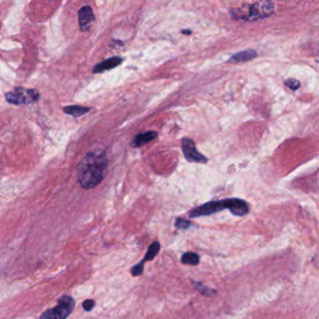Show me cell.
<instances>
[{
	"mask_svg": "<svg viewBox=\"0 0 319 319\" xmlns=\"http://www.w3.org/2000/svg\"><path fill=\"white\" fill-rule=\"evenodd\" d=\"M161 249V245L159 242H154L151 244L146 253L145 258L143 259L145 261H152L155 257L158 255V253Z\"/></svg>",
	"mask_w": 319,
	"mask_h": 319,
	"instance_id": "cell-14",
	"label": "cell"
},
{
	"mask_svg": "<svg viewBox=\"0 0 319 319\" xmlns=\"http://www.w3.org/2000/svg\"><path fill=\"white\" fill-rule=\"evenodd\" d=\"M181 261L184 264H189V265H197L199 264L200 258L199 256L194 253V252H186L182 255Z\"/></svg>",
	"mask_w": 319,
	"mask_h": 319,
	"instance_id": "cell-13",
	"label": "cell"
},
{
	"mask_svg": "<svg viewBox=\"0 0 319 319\" xmlns=\"http://www.w3.org/2000/svg\"><path fill=\"white\" fill-rule=\"evenodd\" d=\"M181 33L184 35H190V34H192V31L190 29H184L181 31Z\"/></svg>",
	"mask_w": 319,
	"mask_h": 319,
	"instance_id": "cell-20",
	"label": "cell"
},
{
	"mask_svg": "<svg viewBox=\"0 0 319 319\" xmlns=\"http://www.w3.org/2000/svg\"><path fill=\"white\" fill-rule=\"evenodd\" d=\"M94 21H95V15L91 7L84 6L79 10L78 22H79V27L82 32L89 30Z\"/></svg>",
	"mask_w": 319,
	"mask_h": 319,
	"instance_id": "cell-8",
	"label": "cell"
},
{
	"mask_svg": "<svg viewBox=\"0 0 319 319\" xmlns=\"http://www.w3.org/2000/svg\"><path fill=\"white\" fill-rule=\"evenodd\" d=\"M192 225V223L186 220H182V219H177L175 221V227L179 230H187L190 228V226Z\"/></svg>",
	"mask_w": 319,
	"mask_h": 319,
	"instance_id": "cell-18",
	"label": "cell"
},
{
	"mask_svg": "<svg viewBox=\"0 0 319 319\" xmlns=\"http://www.w3.org/2000/svg\"><path fill=\"white\" fill-rule=\"evenodd\" d=\"M7 101L13 105H29L38 101L39 92L35 89L15 88L12 92L6 94Z\"/></svg>",
	"mask_w": 319,
	"mask_h": 319,
	"instance_id": "cell-4",
	"label": "cell"
},
{
	"mask_svg": "<svg viewBox=\"0 0 319 319\" xmlns=\"http://www.w3.org/2000/svg\"><path fill=\"white\" fill-rule=\"evenodd\" d=\"M65 113H67L70 116L78 118V117L83 116L89 111H91V107L89 106H68L64 108Z\"/></svg>",
	"mask_w": 319,
	"mask_h": 319,
	"instance_id": "cell-12",
	"label": "cell"
},
{
	"mask_svg": "<svg viewBox=\"0 0 319 319\" xmlns=\"http://www.w3.org/2000/svg\"><path fill=\"white\" fill-rule=\"evenodd\" d=\"M96 305V301L94 300H86L83 302V309L87 312H90L94 309Z\"/></svg>",
	"mask_w": 319,
	"mask_h": 319,
	"instance_id": "cell-19",
	"label": "cell"
},
{
	"mask_svg": "<svg viewBox=\"0 0 319 319\" xmlns=\"http://www.w3.org/2000/svg\"><path fill=\"white\" fill-rule=\"evenodd\" d=\"M285 84L293 91H296L300 87V82L296 78H288L285 81Z\"/></svg>",
	"mask_w": 319,
	"mask_h": 319,
	"instance_id": "cell-17",
	"label": "cell"
},
{
	"mask_svg": "<svg viewBox=\"0 0 319 319\" xmlns=\"http://www.w3.org/2000/svg\"><path fill=\"white\" fill-rule=\"evenodd\" d=\"M75 307V300L70 296H64L55 307L44 312L40 319H66Z\"/></svg>",
	"mask_w": 319,
	"mask_h": 319,
	"instance_id": "cell-3",
	"label": "cell"
},
{
	"mask_svg": "<svg viewBox=\"0 0 319 319\" xmlns=\"http://www.w3.org/2000/svg\"><path fill=\"white\" fill-rule=\"evenodd\" d=\"M258 53L254 49H246L232 55L228 63H245L257 57Z\"/></svg>",
	"mask_w": 319,
	"mask_h": 319,
	"instance_id": "cell-10",
	"label": "cell"
},
{
	"mask_svg": "<svg viewBox=\"0 0 319 319\" xmlns=\"http://www.w3.org/2000/svg\"><path fill=\"white\" fill-rule=\"evenodd\" d=\"M123 63V58L121 57H111L103 61L102 63L97 64V66L93 69V72L95 74L105 72L106 70H110L113 68L119 67Z\"/></svg>",
	"mask_w": 319,
	"mask_h": 319,
	"instance_id": "cell-9",
	"label": "cell"
},
{
	"mask_svg": "<svg viewBox=\"0 0 319 319\" xmlns=\"http://www.w3.org/2000/svg\"><path fill=\"white\" fill-rule=\"evenodd\" d=\"M181 147H182L184 157L190 163H196V164L207 163V158L197 150L195 144L192 139L183 138L181 141Z\"/></svg>",
	"mask_w": 319,
	"mask_h": 319,
	"instance_id": "cell-6",
	"label": "cell"
},
{
	"mask_svg": "<svg viewBox=\"0 0 319 319\" xmlns=\"http://www.w3.org/2000/svg\"><path fill=\"white\" fill-rule=\"evenodd\" d=\"M274 11V4L271 0H264L252 5H245L242 8L231 11L232 17L245 22H255L270 17Z\"/></svg>",
	"mask_w": 319,
	"mask_h": 319,
	"instance_id": "cell-2",
	"label": "cell"
},
{
	"mask_svg": "<svg viewBox=\"0 0 319 319\" xmlns=\"http://www.w3.org/2000/svg\"><path fill=\"white\" fill-rule=\"evenodd\" d=\"M223 209H228V199L221 201H213L209 203H203L196 207L189 213L190 218H198L203 216H209L215 213L220 212Z\"/></svg>",
	"mask_w": 319,
	"mask_h": 319,
	"instance_id": "cell-5",
	"label": "cell"
},
{
	"mask_svg": "<svg viewBox=\"0 0 319 319\" xmlns=\"http://www.w3.org/2000/svg\"><path fill=\"white\" fill-rule=\"evenodd\" d=\"M156 136H157V132H154V131H148V132H146L143 134H140V135L136 136V138L134 139V141L132 143V146L134 147H140L142 146L149 143L150 141H152L156 138Z\"/></svg>",
	"mask_w": 319,
	"mask_h": 319,
	"instance_id": "cell-11",
	"label": "cell"
},
{
	"mask_svg": "<svg viewBox=\"0 0 319 319\" xmlns=\"http://www.w3.org/2000/svg\"><path fill=\"white\" fill-rule=\"evenodd\" d=\"M228 209L234 216L245 217L249 212V205L242 199L232 198L228 199Z\"/></svg>",
	"mask_w": 319,
	"mask_h": 319,
	"instance_id": "cell-7",
	"label": "cell"
},
{
	"mask_svg": "<svg viewBox=\"0 0 319 319\" xmlns=\"http://www.w3.org/2000/svg\"><path fill=\"white\" fill-rule=\"evenodd\" d=\"M146 261L144 260H142L141 262H139L138 264L135 265L132 270H131V272L134 276H138V275H141L143 273V271H144V263Z\"/></svg>",
	"mask_w": 319,
	"mask_h": 319,
	"instance_id": "cell-16",
	"label": "cell"
},
{
	"mask_svg": "<svg viewBox=\"0 0 319 319\" xmlns=\"http://www.w3.org/2000/svg\"><path fill=\"white\" fill-rule=\"evenodd\" d=\"M194 288L196 290H198L199 292H201L203 295L204 296H207V297H211L214 294H216V291L215 290H210L208 289L207 287H205L204 285H203L202 283L200 282H194Z\"/></svg>",
	"mask_w": 319,
	"mask_h": 319,
	"instance_id": "cell-15",
	"label": "cell"
},
{
	"mask_svg": "<svg viewBox=\"0 0 319 319\" xmlns=\"http://www.w3.org/2000/svg\"><path fill=\"white\" fill-rule=\"evenodd\" d=\"M107 168L104 150L88 152L77 166V179L83 189L90 190L102 182Z\"/></svg>",
	"mask_w": 319,
	"mask_h": 319,
	"instance_id": "cell-1",
	"label": "cell"
}]
</instances>
